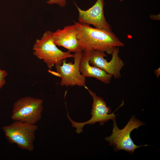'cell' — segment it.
I'll list each match as a JSON object with an SVG mask.
<instances>
[{
  "instance_id": "cell-1",
  "label": "cell",
  "mask_w": 160,
  "mask_h": 160,
  "mask_svg": "<svg viewBox=\"0 0 160 160\" xmlns=\"http://www.w3.org/2000/svg\"><path fill=\"white\" fill-rule=\"evenodd\" d=\"M74 24L76 27L78 38L84 47V50L103 52L111 55L115 47L124 46L112 31L92 28L79 22L74 21Z\"/></svg>"
},
{
  "instance_id": "cell-2",
  "label": "cell",
  "mask_w": 160,
  "mask_h": 160,
  "mask_svg": "<svg viewBox=\"0 0 160 160\" xmlns=\"http://www.w3.org/2000/svg\"><path fill=\"white\" fill-rule=\"evenodd\" d=\"M33 54L38 59L43 60L49 69L55 65H61L63 60L73 57L70 52H63L59 49L54 43L52 32L47 30L40 39H37L33 47Z\"/></svg>"
},
{
  "instance_id": "cell-3",
  "label": "cell",
  "mask_w": 160,
  "mask_h": 160,
  "mask_svg": "<svg viewBox=\"0 0 160 160\" xmlns=\"http://www.w3.org/2000/svg\"><path fill=\"white\" fill-rule=\"evenodd\" d=\"M116 119L113 121V127L111 135L105 138L110 146L113 148L115 151L123 150L133 154L135 150L139 147L149 146L147 144L137 145L130 137L131 132L135 129L145 125L144 123L137 119L134 115L131 116L127 124L121 129L117 124Z\"/></svg>"
},
{
  "instance_id": "cell-4",
  "label": "cell",
  "mask_w": 160,
  "mask_h": 160,
  "mask_svg": "<svg viewBox=\"0 0 160 160\" xmlns=\"http://www.w3.org/2000/svg\"><path fill=\"white\" fill-rule=\"evenodd\" d=\"M38 126L19 121H14L9 125L2 127V129L8 142L15 144L20 148L29 151L34 148L35 132Z\"/></svg>"
},
{
  "instance_id": "cell-5",
  "label": "cell",
  "mask_w": 160,
  "mask_h": 160,
  "mask_svg": "<svg viewBox=\"0 0 160 160\" xmlns=\"http://www.w3.org/2000/svg\"><path fill=\"white\" fill-rule=\"evenodd\" d=\"M85 88L92 98L93 102L91 114V118L88 121L83 122H77L73 121L67 113L68 119L71 122L72 127L76 128V132L78 134L83 132V128L86 124H93L98 122L100 126L103 125L105 123L110 120L116 119V115L114 113L120 107L124 104V100L120 106L114 112L111 113V109L103 98L98 96L96 93L93 92L87 87Z\"/></svg>"
},
{
  "instance_id": "cell-6",
  "label": "cell",
  "mask_w": 160,
  "mask_h": 160,
  "mask_svg": "<svg viewBox=\"0 0 160 160\" xmlns=\"http://www.w3.org/2000/svg\"><path fill=\"white\" fill-rule=\"evenodd\" d=\"M43 103L40 98L22 97L14 103L11 118L14 121L35 124L41 119Z\"/></svg>"
},
{
  "instance_id": "cell-7",
  "label": "cell",
  "mask_w": 160,
  "mask_h": 160,
  "mask_svg": "<svg viewBox=\"0 0 160 160\" xmlns=\"http://www.w3.org/2000/svg\"><path fill=\"white\" fill-rule=\"evenodd\" d=\"M82 55V52L74 53L73 63L71 62L67 63L64 59L61 65H55L56 73L61 78L60 83L61 86L66 87L75 86H86L85 77L81 74L79 69V63Z\"/></svg>"
},
{
  "instance_id": "cell-8",
  "label": "cell",
  "mask_w": 160,
  "mask_h": 160,
  "mask_svg": "<svg viewBox=\"0 0 160 160\" xmlns=\"http://www.w3.org/2000/svg\"><path fill=\"white\" fill-rule=\"evenodd\" d=\"M119 47H116L111 54V60L108 62L104 57L105 52L95 50L90 52L89 63L92 66L97 67L111 75L115 79L121 76V71L124 65V63L119 55Z\"/></svg>"
},
{
  "instance_id": "cell-9",
  "label": "cell",
  "mask_w": 160,
  "mask_h": 160,
  "mask_svg": "<svg viewBox=\"0 0 160 160\" xmlns=\"http://www.w3.org/2000/svg\"><path fill=\"white\" fill-rule=\"evenodd\" d=\"M74 4L79 12V22L92 25L98 29L112 31L111 26L106 20L104 15V0H97L91 7L86 10L81 9L75 3Z\"/></svg>"
},
{
  "instance_id": "cell-10",
  "label": "cell",
  "mask_w": 160,
  "mask_h": 160,
  "mask_svg": "<svg viewBox=\"0 0 160 160\" xmlns=\"http://www.w3.org/2000/svg\"><path fill=\"white\" fill-rule=\"evenodd\" d=\"M52 38L56 45L62 47L70 52H82L85 49L78 38L75 24L65 26L62 29H58L52 32Z\"/></svg>"
},
{
  "instance_id": "cell-11",
  "label": "cell",
  "mask_w": 160,
  "mask_h": 160,
  "mask_svg": "<svg viewBox=\"0 0 160 160\" xmlns=\"http://www.w3.org/2000/svg\"><path fill=\"white\" fill-rule=\"evenodd\" d=\"M91 51L84 50L81 60L79 69L81 74L85 77L95 78L103 83L109 84L112 76L104 70L97 67L91 65L89 63Z\"/></svg>"
},
{
  "instance_id": "cell-12",
  "label": "cell",
  "mask_w": 160,
  "mask_h": 160,
  "mask_svg": "<svg viewBox=\"0 0 160 160\" xmlns=\"http://www.w3.org/2000/svg\"><path fill=\"white\" fill-rule=\"evenodd\" d=\"M8 74V73L6 71L0 69V89L5 84V78Z\"/></svg>"
},
{
  "instance_id": "cell-13",
  "label": "cell",
  "mask_w": 160,
  "mask_h": 160,
  "mask_svg": "<svg viewBox=\"0 0 160 160\" xmlns=\"http://www.w3.org/2000/svg\"><path fill=\"white\" fill-rule=\"evenodd\" d=\"M67 0H49L47 1V4H56L61 7L65 6Z\"/></svg>"
},
{
  "instance_id": "cell-14",
  "label": "cell",
  "mask_w": 160,
  "mask_h": 160,
  "mask_svg": "<svg viewBox=\"0 0 160 160\" xmlns=\"http://www.w3.org/2000/svg\"><path fill=\"white\" fill-rule=\"evenodd\" d=\"M154 73L156 76L158 77L159 76L160 74V68H159L156 70L154 71Z\"/></svg>"
},
{
  "instance_id": "cell-15",
  "label": "cell",
  "mask_w": 160,
  "mask_h": 160,
  "mask_svg": "<svg viewBox=\"0 0 160 160\" xmlns=\"http://www.w3.org/2000/svg\"><path fill=\"white\" fill-rule=\"evenodd\" d=\"M120 1L122 2V1L124 0H119Z\"/></svg>"
}]
</instances>
